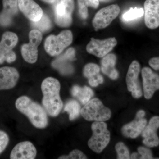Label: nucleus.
<instances>
[{"label":"nucleus","instance_id":"obj_1","mask_svg":"<svg viewBox=\"0 0 159 159\" xmlns=\"http://www.w3.org/2000/svg\"><path fill=\"white\" fill-rule=\"evenodd\" d=\"M41 87L43 94L42 101L43 107L49 116H57L63 107L60 96L61 84L59 81L54 77H47L43 80Z\"/></svg>","mask_w":159,"mask_h":159},{"label":"nucleus","instance_id":"obj_2","mask_svg":"<svg viewBox=\"0 0 159 159\" xmlns=\"http://www.w3.org/2000/svg\"><path fill=\"white\" fill-rule=\"evenodd\" d=\"M15 105L18 110L28 117L36 128L44 129L48 125V113L45 110L29 97H19L16 101Z\"/></svg>","mask_w":159,"mask_h":159},{"label":"nucleus","instance_id":"obj_3","mask_svg":"<svg viewBox=\"0 0 159 159\" xmlns=\"http://www.w3.org/2000/svg\"><path fill=\"white\" fill-rule=\"evenodd\" d=\"M93 135L88 145L94 152L100 153L105 149L110 141V133L104 122L95 121L91 125Z\"/></svg>","mask_w":159,"mask_h":159},{"label":"nucleus","instance_id":"obj_4","mask_svg":"<svg viewBox=\"0 0 159 159\" xmlns=\"http://www.w3.org/2000/svg\"><path fill=\"white\" fill-rule=\"evenodd\" d=\"M81 116L87 121L105 122L110 119L111 112L98 98L91 99L81 109Z\"/></svg>","mask_w":159,"mask_h":159},{"label":"nucleus","instance_id":"obj_5","mask_svg":"<svg viewBox=\"0 0 159 159\" xmlns=\"http://www.w3.org/2000/svg\"><path fill=\"white\" fill-rule=\"evenodd\" d=\"M73 39V34L70 30L61 31L57 35L51 34L46 38L45 50L51 56H58L71 44Z\"/></svg>","mask_w":159,"mask_h":159},{"label":"nucleus","instance_id":"obj_6","mask_svg":"<svg viewBox=\"0 0 159 159\" xmlns=\"http://www.w3.org/2000/svg\"><path fill=\"white\" fill-rule=\"evenodd\" d=\"M18 41V38L14 32L7 31L3 34L0 42V65L5 61L11 63L15 61L16 56L12 49Z\"/></svg>","mask_w":159,"mask_h":159},{"label":"nucleus","instance_id":"obj_7","mask_svg":"<svg viewBox=\"0 0 159 159\" xmlns=\"http://www.w3.org/2000/svg\"><path fill=\"white\" fill-rule=\"evenodd\" d=\"M29 42L25 44L21 48V54L24 60L29 63L36 62L38 59V48L42 40L41 32L33 29L29 33Z\"/></svg>","mask_w":159,"mask_h":159},{"label":"nucleus","instance_id":"obj_8","mask_svg":"<svg viewBox=\"0 0 159 159\" xmlns=\"http://www.w3.org/2000/svg\"><path fill=\"white\" fill-rule=\"evenodd\" d=\"M120 9L117 5L107 6L99 10L93 20V25L96 31L106 28L119 15Z\"/></svg>","mask_w":159,"mask_h":159},{"label":"nucleus","instance_id":"obj_9","mask_svg":"<svg viewBox=\"0 0 159 159\" xmlns=\"http://www.w3.org/2000/svg\"><path fill=\"white\" fill-rule=\"evenodd\" d=\"M74 0H61L55 9V21L61 27H68L72 22Z\"/></svg>","mask_w":159,"mask_h":159},{"label":"nucleus","instance_id":"obj_10","mask_svg":"<svg viewBox=\"0 0 159 159\" xmlns=\"http://www.w3.org/2000/svg\"><path fill=\"white\" fill-rule=\"evenodd\" d=\"M117 44V40L115 37L102 40L92 38L86 46V50L89 54L102 57L108 54Z\"/></svg>","mask_w":159,"mask_h":159},{"label":"nucleus","instance_id":"obj_11","mask_svg":"<svg viewBox=\"0 0 159 159\" xmlns=\"http://www.w3.org/2000/svg\"><path fill=\"white\" fill-rule=\"evenodd\" d=\"M140 71V64L134 61L129 68L126 77V83L128 90L136 99L141 98L143 95L142 88L139 80Z\"/></svg>","mask_w":159,"mask_h":159},{"label":"nucleus","instance_id":"obj_12","mask_svg":"<svg viewBox=\"0 0 159 159\" xmlns=\"http://www.w3.org/2000/svg\"><path fill=\"white\" fill-rule=\"evenodd\" d=\"M142 74L144 97L145 99H150L155 92L159 89V75L147 67L142 69Z\"/></svg>","mask_w":159,"mask_h":159},{"label":"nucleus","instance_id":"obj_13","mask_svg":"<svg viewBox=\"0 0 159 159\" xmlns=\"http://www.w3.org/2000/svg\"><path fill=\"white\" fill-rule=\"evenodd\" d=\"M159 128V116H155L150 119L148 125L142 131L143 144L148 147H157L159 145V138L157 131Z\"/></svg>","mask_w":159,"mask_h":159},{"label":"nucleus","instance_id":"obj_14","mask_svg":"<svg viewBox=\"0 0 159 159\" xmlns=\"http://www.w3.org/2000/svg\"><path fill=\"white\" fill-rule=\"evenodd\" d=\"M145 23L148 29L159 27V0H146L144 3Z\"/></svg>","mask_w":159,"mask_h":159},{"label":"nucleus","instance_id":"obj_15","mask_svg":"<svg viewBox=\"0 0 159 159\" xmlns=\"http://www.w3.org/2000/svg\"><path fill=\"white\" fill-rule=\"evenodd\" d=\"M18 3L20 10L31 21L37 22L42 17V9L34 0H18Z\"/></svg>","mask_w":159,"mask_h":159},{"label":"nucleus","instance_id":"obj_16","mask_svg":"<svg viewBox=\"0 0 159 159\" xmlns=\"http://www.w3.org/2000/svg\"><path fill=\"white\" fill-rule=\"evenodd\" d=\"M19 77V73L14 67L0 68V90L13 88L17 84Z\"/></svg>","mask_w":159,"mask_h":159},{"label":"nucleus","instance_id":"obj_17","mask_svg":"<svg viewBox=\"0 0 159 159\" xmlns=\"http://www.w3.org/2000/svg\"><path fill=\"white\" fill-rule=\"evenodd\" d=\"M37 155L34 145L29 141L20 142L16 145L10 153L11 159H34Z\"/></svg>","mask_w":159,"mask_h":159},{"label":"nucleus","instance_id":"obj_18","mask_svg":"<svg viewBox=\"0 0 159 159\" xmlns=\"http://www.w3.org/2000/svg\"><path fill=\"white\" fill-rule=\"evenodd\" d=\"M75 51L74 48H70L54 60L52 63V66L63 74H70L74 71L70 64V61L75 58Z\"/></svg>","mask_w":159,"mask_h":159},{"label":"nucleus","instance_id":"obj_19","mask_svg":"<svg viewBox=\"0 0 159 159\" xmlns=\"http://www.w3.org/2000/svg\"><path fill=\"white\" fill-rule=\"evenodd\" d=\"M3 9L0 13V25L7 27L11 25L12 19L18 12V0H3Z\"/></svg>","mask_w":159,"mask_h":159},{"label":"nucleus","instance_id":"obj_20","mask_svg":"<svg viewBox=\"0 0 159 159\" xmlns=\"http://www.w3.org/2000/svg\"><path fill=\"white\" fill-rule=\"evenodd\" d=\"M147 123V120L144 117L136 116L134 120L123 125L121 129L122 134L126 138L135 139L142 134Z\"/></svg>","mask_w":159,"mask_h":159},{"label":"nucleus","instance_id":"obj_21","mask_svg":"<svg viewBox=\"0 0 159 159\" xmlns=\"http://www.w3.org/2000/svg\"><path fill=\"white\" fill-rule=\"evenodd\" d=\"M116 57L114 54H107L101 61V70L102 73L112 80H116L119 77V73L115 68Z\"/></svg>","mask_w":159,"mask_h":159},{"label":"nucleus","instance_id":"obj_22","mask_svg":"<svg viewBox=\"0 0 159 159\" xmlns=\"http://www.w3.org/2000/svg\"><path fill=\"white\" fill-rule=\"evenodd\" d=\"M71 94L77 98L83 105L87 103L94 96V92L90 87L84 86L81 87L79 85H74L71 89Z\"/></svg>","mask_w":159,"mask_h":159},{"label":"nucleus","instance_id":"obj_23","mask_svg":"<svg viewBox=\"0 0 159 159\" xmlns=\"http://www.w3.org/2000/svg\"><path fill=\"white\" fill-rule=\"evenodd\" d=\"M64 111L69 114L70 120L73 121L79 116L81 108L79 102L76 100L71 99L66 103Z\"/></svg>","mask_w":159,"mask_h":159},{"label":"nucleus","instance_id":"obj_24","mask_svg":"<svg viewBox=\"0 0 159 159\" xmlns=\"http://www.w3.org/2000/svg\"><path fill=\"white\" fill-rule=\"evenodd\" d=\"M144 14V10L142 8H131L122 14V19L124 21H130L142 17Z\"/></svg>","mask_w":159,"mask_h":159},{"label":"nucleus","instance_id":"obj_25","mask_svg":"<svg viewBox=\"0 0 159 159\" xmlns=\"http://www.w3.org/2000/svg\"><path fill=\"white\" fill-rule=\"evenodd\" d=\"M32 27L41 32H45L51 29V23L48 16L43 14L41 18L37 22H32Z\"/></svg>","mask_w":159,"mask_h":159},{"label":"nucleus","instance_id":"obj_26","mask_svg":"<svg viewBox=\"0 0 159 159\" xmlns=\"http://www.w3.org/2000/svg\"><path fill=\"white\" fill-rule=\"evenodd\" d=\"M100 68L98 65L89 63L84 66L83 69V74L88 79L96 77L99 74Z\"/></svg>","mask_w":159,"mask_h":159},{"label":"nucleus","instance_id":"obj_27","mask_svg":"<svg viewBox=\"0 0 159 159\" xmlns=\"http://www.w3.org/2000/svg\"><path fill=\"white\" fill-rule=\"evenodd\" d=\"M117 153V159H130V154L128 148L122 142H118L115 146Z\"/></svg>","mask_w":159,"mask_h":159},{"label":"nucleus","instance_id":"obj_28","mask_svg":"<svg viewBox=\"0 0 159 159\" xmlns=\"http://www.w3.org/2000/svg\"><path fill=\"white\" fill-rule=\"evenodd\" d=\"M87 157L81 151L75 149L72 151L68 155H62L58 158L59 159H84Z\"/></svg>","mask_w":159,"mask_h":159},{"label":"nucleus","instance_id":"obj_29","mask_svg":"<svg viewBox=\"0 0 159 159\" xmlns=\"http://www.w3.org/2000/svg\"><path fill=\"white\" fill-rule=\"evenodd\" d=\"M9 141V137L6 133L0 130V154L5 150Z\"/></svg>","mask_w":159,"mask_h":159},{"label":"nucleus","instance_id":"obj_30","mask_svg":"<svg viewBox=\"0 0 159 159\" xmlns=\"http://www.w3.org/2000/svg\"><path fill=\"white\" fill-rule=\"evenodd\" d=\"M138 153L139 154V159H153L152 152L150 149L146 147L140 146L138 148Z\"/></svg>","mask_w":159,"mask_h":159},{"label":"nucleus","instance_id":"obj_31","mask_svg":"<svg viewBox=\"0 0 159 159\" xmlns=\"http://www.w3.org/2000/svg\"><path fill=\"white\" fill-rule=\"evenodd\" d=\"M78 4H82L86 7H93L94 9L98 8L99 0H77Z\"/></svg>","mask_w":159,"mask_h":159},{"label":"nucleus","instance_id":"obj_32","mask_svg":"<svg viewBox=\"0 0 159 159\" xmlns=\"http://www.w3.org/2000/svg\"><path fill=\"white\" fill-rule=\"evenodd\" d=\"M149 66L155 70H159V57L151 58L148 61Z\"/></svg>","mask_w":159,"mask_h":159},{"label":"nucleus","instance_id":"obj_33","mask_svg":"<svg viewBox=\"0 0 159 159\" xmlns=\"http://www.w3.org/2000/svg\"><path fill=\"white\" fill-rule=\"evenodd\" d=\"M89 83L91 86L93 87H96L98 86L99 84V82L96 77H93V78L89 79Z\"/></svg>","mask_w":159,"mask_h":159},{"label":"nucleus","instance_id":"obj_34","mask_svg":"<svg viewBox=\"0 0 159 159\" xmlns=\"http://www.w3.org/2000/svg\"><path fill=\"white\" fill-rule=\"evenodd\" d=\"M97 79L99 82V84H101L103 82V78L102 76L100 74H98L97 76Z\"/></svg>","mask_w":159,"mask_h":159},{"label":"nucleus","instance_id":"obj_35","mask_svg":"<svg viewBox=\"0 0 159 159\" xmlns=\"http://www.w3.org/2000/svg\"><path fill=\"white\" fill-rule=\"evenodd\" d=\"M139 157V154L137 152H134L130 157V159H138Z\"/></svg>","mask_w":159,"mask_h":159},{"label":"nucleus","instance_id":"obj_36","mask_svg":"<svg viewBox=\"0 0 159 159\" xmlns=\"http://www.w3.org/2000/svg\"><path fill=\"white\" fill-rule=\"evenodd\" d=\"M42 1L45 2L49 3V4H52V3H54L56 0H42Z\"/></svg>","mask_w":159,"mask_h":159},{"label":"nucleus","instance_id":"obj_37","mask_svg":"<svg viewBox=\"0 0 159 159\" xmlns=\"http://www.w3.org/2000/svg\"><path fill=\"white\" fill-rule=\"evenodd\" d=\"M107 1H109V0H99V1H101V2H106Z\"/></svg>","mask_w":159,"mask_h":159}]
</instances>
